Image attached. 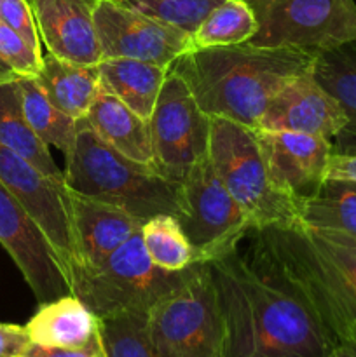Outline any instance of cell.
<instances>
[{
    "instance_id": "cell-12",
    "label": "cell",
    "mask_w": 356,
    "mask_h": 357,
    "mask_svg": "<svg viewBox=\"0 0 356 357\" xmlns=\"http://www.w3.org/2000/svg\"><path fill=\"white\" fill-rule=\"evenodd\" d=\"M0 183L37 222L61 260L70 281V272L75 265L77 253L68 188L52 181L34 164L2 145Z\"/></svg>"
},
{
    "instance_id": "cell-25",
    "label": "cell",
    "mask_w": 356,
    "mask_h": 357,
    "mask_svg": "<svg viewBox=\"0 0 356 357\" xmlns=\"http://www.w3.org/2000/svg\"><path fill=\"white\" fill-rule=\"evenodd\" d=\"M24 117L38 138L49 146H54L63 157L70 152L75 139L77 121L63 114L38 86L35 77H17Z\"/></svg>"
},
{
    "instance_id": "cell-20",
    "label": "cell",
    "mask_w": 356,
    "mask_h": 357,
    "mask_svg": "<svg viewBox=\"0 0 356 357\" xmlns=\"http://www.w3.org/2000/svg\"><path fill=\"white\" fill-rule=\"evenodd\" d=\"M313 73L346 115V126L332 139L334 153L356 155V40L316 52Z\"/></svg>"
},
{
    "instance_id": "cell-15",
    "label": "cell",
    "mask_w": 356,
    "mask_h": 357,
    "mask_svg": "<svg viewBox=\"0 0 356 357\" xmlns=\"http://www.w3.org/2000/svg\"><path fill=\"white\" fill-rule=\"evenodd\" d=\"M37 21L38 37L47 52L79 63L101 61L94 10L100 0H28Z\"/></svg>"
},
{
    "instance_id": "cell-34",
    "label": "cell",
    "mask_w": 356,
    "mask_h": 357,
    "mask_svg": "<svg viewBox=\"0 0 356 357\" xmlns=\"http://www.w3.org/2000/svg\"><path fill=\"white\" fill-rule=\"evenodd\" d=\"M327 178H339V180L356 181V155L332 153L330 162H328Z\"/></svg>"
},
{
    "instance_id": "cell-6",
    "label": "cell",
    "mask_w": 356,
    "mask_h": 357,
    "mask_svg": "<svg viewBox=\"0 0 356 357\" xmlns=\"http://www.w3.org/2000/svg\"><path fill=\"white\" fill-rule=\"evenodd\" d=\"M187 268L170 272L157 267L147 255L140 230L96 267L75 268L70 288L100 319L126 312L149 314L184 281Z\"/></svg>"
},
{
    "instance_id": "cell-13",
    "label": "cell",
    "mask_w": 356,
    "mask_h": 357,
    "mask_svg": "<svg viewBox=\"0 0 356 357\" xmlns=\"http://www.w3.org/2000/svg\"><path fill=\"white\" fill-rule=\"evenodd\" d=\"M0 244L9 253L38 305L72 295L54 248L27 209L0 183Z\"/></svg>"
},
{
    "instance_id": "cell-26",
    "label": "cell",
    "mask_w": 356,
    "mask_h": 357,
    "mask_svg": "<svg viewBox=\"0 0 356 357\" xmlns=\"http://www.w3.org/2000/svg\"><path fill=\"white\" fill-rule=\"evenodd\" d=\"M257 28V17L246 0H223L191 35L192 49L250 42Z\"/></svg>"
},
{
    "instance_id": "cell-18",
    "label": "cell",
    "mask_w": 356,
    "mask_h": 357,
    "mask_svg": "<svg viewBox=\"0 0 356 357\" xmlns=\"http://www.w3.org/2000/svg\"><path fill=\"white\" fill-rule=\"evenodd\" d=\"M31 344L45 347L79 349L100 338V317L75 295L42 303L27 324Z\"/></svg>"
},
{
    "instance_id": "cell-29",
    "label": "cell",
    "mask_w": 356,
    "mask_h": 357,
    "mask_svg": "<svg viewBox=\"0 0 356 357\" xmlns=\"http://www.w3.org/2000/svg\"><path fill=\"white\" fill-rule=\"evenodd\" d=\"M223 0H121L124 6L164 21L192 35L201 21Z\"/></svg>"
},
{
    "instance_id": "cell-32",
    "label": "cell",
    "mask_w": 356,
    "mask_h": 357,
    "mask_svg": "<svg viewBox=\"0 0 356 357\" xmlns=\"http://www.w3.org/2000/svg\"><path fill=\"white\" fill-rule=\"evenodd\" d=\"M30 344L27 326L0 323V357H23Z\"/></svg>"
},
{
    "instance_id": "cell-9",
    "label": "cell",
    "mask_w": 356,
    "mask_h": 357,
    "mask_svg": "<svg viewBox=\"0 0 356 357\" xmlns=\"http://www.w3.org/2000/svg\"><path fill=\"white\" fill-rule=\"evenodd\" d=\"M257 17L251 44L320 52L356 40L355 0H246Z\"/></svg>"
},
{
    "instance_id": "cell-19",
    "label": "cell",
    "mask_w": 356,
    "mask_h": 357,
    "mask_svg": "<svg viewBox=\"0 0 356 357\" xmlns=\"http://www.w3.org/2000/svg\"><path fill=\"white\" fill-rule=\"evenodd\" d=\"M105 143L128 159L152 166L154 150L149 121L126 107L101 87L100 94L84 117Z\"/></svg>"
},
{
    "instance_id": "cell-16",
    "label": "cell",
    "mask_w": 356,
    "mask_h": 357,
    "mask_svg": "<svg viewBox=\"0 0 356 357\" xmlns=\"http://www.w3.org/2000/svg\"><path fill=\"white\" fill-rule=\"evenodd\" d=\"M257 135L276 178L288 194L299 204L316 194L327 180L328 162L334 153L332 139L307 132L262 129H257Z\"/></svg>"
},
{
    "instance_id": "cell-10",
    "label": "cell",
    "mask_w": 356,
    "mask_h": 357,
    "mask_svg": "<svg viewBox=\"0 0 356 357\" xmlns=\"http://www.w3.org/2000/svg\"><path fill=\"white\" fill-rule=\"evenodd\" d=\"M149 126L152 169L168 181L181 183L192 166L208 155L212 121L173 70L168 72Z\"/></svg>"
},
{
    "instance_id": "cell-36",
    "label": "cell",
    "mask_w": 356,
    "mask_h": 357,
    "mask_svg": "<svg viewBox=\"0 0 356 357\" xmlns=\"http://www.w3.org/2000/svg\"><path fill=\"white\" fill-rule=\"evenodd\" d=\"M14 79H17V75L13 72V68H10V66L0 58V84L9 82V80H14Z\"/></svg>"
},
{
    "instance_id": "cell-5",
    "label": "cell",
    "mask_w": 356,
    "mask_h": 357,
    "mask_svg": "<svg viewBox=\"0 0 356 357\" xmlns=\"http://www.w3.org/2000/svg\"><path fill=\"white\" fill-rule=\"evenodd\" d=\"M208 157L253 232L300 222V204L278 181L257 129L223 117H209Z\"/></svg>"
},
{
    "instance_id": "cell-1",
    "label": "cell",
    "mask_w": 356,
    "mask_h": 357,
    "mask_svg": "<svg viewBox=\"0 0 356 357\" xmlns=\"http://www.w3.org/2000/svg\"><path fill=\"white\" fill-rule=\"evenodd\" d=\"M208 265L227 357H330L337 344L320 317L255 248Z\"/></svg>"
},
{
    "instance_id": "cell-24",
    "label": "cell",
    "mask_w": 356,
    "mask_h": 357,
    "mask_svg": "<svg viewBox=\"0 0 356 357\" xmlns=\"http://www.w3.org/2000/svg\"><path fill=\"white\" fill-rule=\"evenodd\" d=\"M300 223L356 236V181L327 178L316 194L300 202Z\"/></svg>"
},
{
    "instance_id": "cell-14",
    "label": "cell",
    "mask_w": 356,
    "mask_h": 357,
    "mask_svg": "<svg viewBox=\"0 0 356 357\" xmlns=\"http://www.w3.org/2000/svg\"><path fill=\"white\" fill-rule=\"evenodd\" d=\"M344 126L341 105L318 82L311 66L271 98L255 129L307 132L334 139Z\"/></svg>"
},
{
    "instance_id": "cell-38",
    "label": "cell",
    "mask_w": 356,
    "mask_h": 357,
    "mask_svg": "<svg viewBox=\"0 0 356 357\" xmlns=\"http://www.w3.org/2000/svg\"><path fill=\"white\" fill-rule=\"evenodd\" d=\"M115 2H121V0H115Z\"/></svg>"
},
{
    "instance_id": "cell-28",
    "label": "cell",
    "mask_w": 356,
    "mask_h": 357,
    "mask_svg": "<svg viewBox=\"0 0 356 357\" xmlns=\"http://www.w3.org/2000/svg\"><path fill=\"white\" fill-rule=\"evenodd\" d=\"M100 342L105 357H157L149 331V314L101 317Z\"/></svg>"
},
{
    "instance_id": "cell-17",
    "label": "cell",
    "mask_w": 356,
    "mask_h": 357,
    "mask_svg": "<svg viewBox=\"0 0 356 357\" xmlns=\"http://www.w3.org/2000/svg\"><path fill=\"white\" fill-rule=\"evenodd\" d=\"M68 199L77 253L72 272L75 268L96 267L142 230L143 220L117 206L77 194L70 188Z\"/></svg>"
},
{
    "instance_id": "cell-21",
    "label": "cell",
    "mask_w": 356,
    "mask_h": 357,
    "mask_svg": "<svg viewBox=\"0 0 356 357\" xmlns=\"http://www.w3.org/2000/svg\"><path fill=\"white\" fill-rule=\"evenodd\" d=\"M45 96L68 117L80 121L101 91L98 65H79L58 56H42V66L35 77Z\"/></svg>"
},
{
    "instance_id": "cell-23",
    "label": "cell",
    "mask_w": 356,
    "mask_h": 357,
    "mask_svg": "<svg viewBox=\"0 0 356 357\" xmlns=\"http://www.w3.org/2000/svg\"><path fill=\"white\" fill-rule=\"evenodd\" d=\"M0 145L27 159L52 181L65 185V174L56 166L49 145L38 138L24 117L17 79L0 84Z\"/></svg>"
},
{
    "instance_id": "cell-8",
    "label": "cell",
    "mask_w": 356,
    "mask_h": 357,
    "mask_svg": "<svg viewBox=\"0 0 356 357\" xmlns=\"http://www.w3.org/2000/svg\"><path fill=\"white\" fill-rule=\"evenodd\" d=\"M177 220L194 250L195 261L206 264L237 250L253 232L208 155L199 159L180 183Z\"/></svg>"
},
{
    "instance_id": "cell-33",
    "label": "cell",
    "mask_w": 356,
    "mask_h": 357,
    "mask_svg": "<svg viewBox=\"0 0 356 357\" xmlns=\"http://www.w3.org/2000/svg\"><path fill=\"white\" fill-rule=\"evenodd\" d=\"M101 352V342L98 338L93 344L79 349L68 347H45V345L30 344L23 357H96Z\"/></svg>"
},
{
    "instance_id": "cell-30",
    "label": "cell",
    "mask_w": 356,
    "mask_h": 357,
    "mask_svg": "<svg viewBox=\"0 0 356 357\" xmlns=\"http://www.w3.org/2000/svg\"><path fill=\"white\" fill-rule=\"evenodd\" d=\"M42 52H37L21 35L0 21V58L17 77H37L42 66Z\"/></svg>"
},
{
    "instance_id": "cell-11",
    "label": "cell",
    "mask_w": 356,
    "mask_h": 357,
    "mask_svg": "<svg viewBox=\"0 0 356 357\" xmlns=\"http://www.w3.org/2000/svg\"><path fill=\"white\" fill-rule=\"evenodd\" d=\"M94 24L103 58H131L170 68L192 49L191 35L184 30L115 0L98 2Z\"/></svg>"
},
{
    "instance_id": "cell-31",
    "label": "cell",
    "mask_w": 356,
    "mask_h": 357,
    "mask_svg": "<svg viewBox=\"0 0 356 357\" xmlns=\"http://www.w3.org/2000/svg\"><path fill=\"white\" fill-rule=\"evenodd\" d=\"M0 21L13 28L37 52H42L37 21L28 0H0Z\"/></svg>"
},
{
    "instance_id": "cell-2",
    "label": "cell",
    "mask_w": 356,
    "mask_h": 357,
    "mask_svg": "<svg viewBox=\"0 0 356 357\" xmlns=\"http://www.w3.org/2000/svg\"><path fill=\"white\" fill-rule=\"evenodd\" d=\"M253 234V248L341 344L356 340V236L293 223Z\"/></svg>"
},
{
    "instance_id": "cell-37",
    "label": "cell",
    "mask_w": 356,
    "mask_h": 357,
    "mask_svg": "<svg viewBox=\"0 0 356 357\" xmlns=\"http://www.w3.org/2000/svg\"><path fill=\"white\" fill-rule=\"evenodd\" d=\"M96 357H105V354H103V351H101V352H100V354H98Z\"/></svg>"
},
{
    "instance_id": "cell-35",
    "label": "cell",
    "mask_w": 356,
    "mask_h": 357,
    "mask_svg": "<svg viewBox=\"0 0 356 357\" xmlns=\"http://www.w3.org/2000/svg\"><path fill=\"white\" fill-rule=\"evenodd\" d=\"M330 357H356V340H346L337 344Z\"/></svg>"
},
{
    "instance_id": "cell-7",
    "label": "cell",
    "mask_w": 356,
    "mask_h": 357,
    "mask_svg": "<svg viewBox=\"0 0 356 357\" xmlns=\"http://www.w3.org/2000/svg\"><path fill=\"white\" fill-rule=\"evenodd\" d=\"M157 357H227L212 271L195 261L170 295L149 312Z\"/></svg>"
},
{
    "instance_id": "cell-4",
    "label": "cell",
    "mask_w": 356,
    "mask_h": 357,
    "mask_svg": "<svg viewBox=\"0 0 356 357\" xmlns=\"http://www.w3.org/2000/svg\"><path fill=\"white\" fill-rule=\"evenodd\" d=\"M63 174L70 190L117 206L143 222L163 213L178 215L180 183L168 181L152 166L112 149L86 119L77 121L75 139L65 155Z\"/></svg>"
},
{
    "instance_id": "cell-3",
    "label": "cell",
    "mask_w": 356,
    "mask_h": 357,
    "mask_svg": "<svg viewBox=\"0 0 356 357\" xmlns=\"http://www.w3.org/2000/svg\"><path fill=\"white\" fill-rule=\"evenodd\" d=\"M316 52L251 42L192 49L170 70L184 79L209 117L257 128L271 98L313 66Z\"/></svg>"
},
{
    "instance_id": "cell-27",
    "label": "cell",
    "mask_w": 356,
    "mask_h": 357,
    "mask_svg": "<svg viewBox=\"0 0 356 357\" xmlns=\"http://www.w3.org/2000/svg\"><path fill=\"white\" fill-rule=\"evenodd\" d=\"M142 239L147 255L157 267L180 272L195 264V253L173 215H156L142 225Z\"/></svg>"
},
{
    "instance_id": "cell-22",
    "label": "cell",
    "mask_w": 356,
    "mask_h": 357,
    "mask_svg": "<svg viewBox=\"0 0 356 357\" xmlns=\"http://www.w3.org/2000/svg\"><path fill=\"white\" fill-rule=\"evenodd\" d=\"M98 72L105 91L150 121L170 68L131 58H103L98 63Z\"/></svg>"
}]
</instances>
